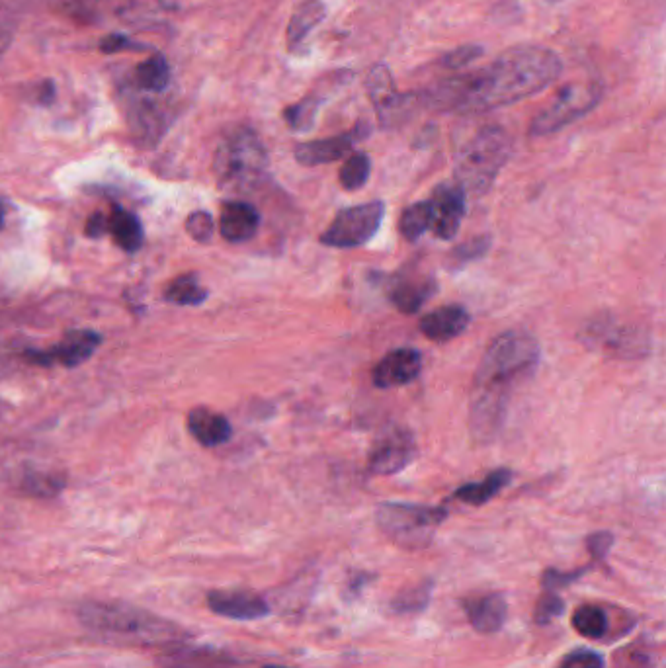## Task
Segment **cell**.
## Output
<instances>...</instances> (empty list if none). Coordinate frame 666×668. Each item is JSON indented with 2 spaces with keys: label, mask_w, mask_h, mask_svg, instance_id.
<instances>
[{
  "label": "cell",
  "mask_w": 666,
  "mask_h": 668,
  "mask_svg": "<svg viewBox=\"0 0 666 668\" xmlns=\"http://www.w3.org/2000/svg\"><path fill=\"white\" fill-rule=\"evenodd\" d=\"M368 90L377 118L383 127L399 124L415 106L417 94L397 92L393 77L385 65H375L368 75Z\"/></svg>",
  "instance_id": "8fae6325"
},
{
  "label": "cell",
  "mask_w": 666,
  "mask_h": 668,
  "mask_svg": "<svg viewBox=\"0 0 666 668\" xmlns=\"http://www.w3.org/2000/svg\"><path fill=\"white\" fill-rule=\"evenodd\" d=\"M491 249V237L483 235V237H475L465 241L463 245H458L454 251L450 252V260L459 266H465L477 258H483Z\"/></svg>",
  "instance_id": "836d02e7"
},
{
  "label": "cell",
  "mask_w": 666,
  "mask_h": 668,
  "mask_svg": "<svg viewBox=\"0 0 666 668\" xmlns=\"http://www.w3.org/2000/svg\"><path fill=\"white\" fill-rule=\"evenodd\" d=\"M188 430L206 448L221 446L229 442V438L233 436V428L229 420L219 413L209 411L206 407H198L190 411Z\"/></svg>",
  "instance_id": "7402d4cb"
},
{
  "label": "cell",
  "mask_w": 666,
  "mask_h": 668,
  "mask_svg": "<svg viewBox=\"0 0 666 668\" xmlns=\"http://www.w3.org/2000/svg\"><path fill=\"white\" fill-rule=\"evenodd\" d=\"M436 278L432 274H422L418 270H403L389 278L387 297L397 311L405 315H415L422 305L436 293Z\"/></svg>",
  "instance_id": "5bb4252c"
},
{
  "label": "cell",
  "mask_w": 666,
  "mask_h": 668,
  "mask_svg": "<svg viewBox=\"0 0 666 668\" xmlns=\"http://www.w3.org/2000/svg\"><path fill=\"white\" fill-rule=\"evenodd\" d=\"M385 204L375 200L360 206L340 209L321 235V245L331 249H356L370 243L381 227Z\"/></svg>",
  "instance_id": "ba28073f"
},
{
  "label": "cell",
  "mask_w": 666,
  "mask_h": 668,
  "mask_svg": "<svg viewBox=\"0 0 666 668\" xmlns=\"http://www.w3.org/2000/svg\"><path fill=\"white\" fill-rule=\"evenodd\" d=\"M586 571H588V567H583L579 571H571V573H561V571H555V569H547L542 577L543 588L547 592H555V590H559L563 586L579 581Z\"/></svg>",
  "instance_id": "f35d334b"
},
{
  "label": "cell",
  "mask_w": 666,
  "mask_h": 668,
  "mask_svg": "<svg viewBox=\"0 0 666 668\" xmlns=\"http://www.w3.org/2000/svg\"><path fill=\"white\" fill-rule=\"evenodd\" d=\"M157 663L161 668H225L231 659L206 647H190L184 641L163 649Z\"/></svg>",
  "instance_id": "44dd1931"
},
{
  "label": "cell",
  "mask_w": 666,
  "mask_h": 668,
  "mask_svg": "<svg viewBox=\"0 0 666 668\" xmlns=\"http://www.w3.org/2000/svg\"><path fill=\"white\" fill-rule=\"evenodd\" d=\"M581 338L590 348H602L604 352L622 358L637 360L649 352V336L635 327L620 325L614 319H594L586 323Z\"/></svg>",
  "instance_id": "9c48e42d"
},
{
  "label": "cell",
  "mask_w": 666,
  "mask_h": 668,
  "mask_svg": "<svg viewBox=\"0 0 666 668\" xmlns=\"http://www.w3.org/2000/svg\"><path fill=\"white\" fill-rule=\"evenodd\" d=\"M573 627L586 639H602L608 631L606 612L598 606H581L573 614Z\"/></svg>",
  "instance_id": "4dcf8cb0"
},
{
  "label": "cell",
  "mask_w": 666,
  "mask_h": 668,
  "mask_svg": "<svg viewBox=\"0 0 666 668\" xmlns=\"http://www.w3.org/2000/svg\"><path fill=\"white\" fill-rule=\"evenodd\" d=\"M65 485V479L59 475H51V473H28L22 479V491L30 497H53L57 495Z\"/></svg>",
  "instance_id": "d6a6232c"
},
{
  "label": "cell",
  "mask_w": 666,
  "mask_h": 668,
  "mask_svg": "<svg viewBox=\"0 0 666 668\" xmlns=\"http://www.w3.org/2000/svg\"><path fill=\"white\" fill-rule=\"evenodd\" d=\"M102 336L96 331H71L65 334L61 342L47 350H28L24 358L36 366L49 368L53 364H61L65 368H75L86 362L96 348L100 346Z\"/></svg>",
  "instance_id": "7c38bea8"
},
{
  "label": "cell",
  "mask_w": 666,
  "mask_h": 668,
  "mask_svg": "<svg viewBox=\"0 0 666 668\" xmlns=\"http://www.w3.org/2000/svg\"><path fill=\"white\" fill-rule=\"evenodd\" d=\"M213 172L221 188L250 192L260 186L268 172V153L250 127L231 129L213 157Z\"/></svg>",
  "instance_id": "5b68a950"
},
{
  "label": "cell",
  "mask_w": 666,
  "mask_h": 668,
  "mask_svg": "<svg viewBox=\"0 0 666 668\" xmlns=\"http://www.w3.org/2000/svg\"><path fill=\"white\" fill-rule=\"evenodd\" d=\"M465 612L469 618V624L477 633L491 635L502 629L506 616H508V604L502 594H485L471 600H465Z\"/></svg>",
  "instance_id": "ffe728a7"
},
{
  "label": "cell",
  "mask_w": 666,
  "mask_h": 668,
  "mask_svg": "<svg viewBox=\"0 0 666 668\" xmlns=\"http://www.w3.org/2000/svg\"><path fill=\"white\" fill-rule=\"evenodd\" d=\"M563 612H565L563 598H559L555 592H547V594H543L540 602H538V606H536L534 620L540 626H547L551 620L559 618Z\"/></svg>",
  "instance_id": "e575fe53"
},
{
  "label": "cell",
  "mask_w": 666,
  "mask_h": 668,
  "mask_svg": "<svg viewBox=\"0 0 666 668\" xmlns=\"http://www.w3.org/2000/svg\"><path fill=\"white\" fill-rule=\"evenodd\" d=\"M100 49L104 53H120V51H125V49H141L137 43L131 42L127 36H122V34H110L106 36L102 42H100Z\"/></svg>",
  "instance_id": "60d3db41"
},
{
  "label": "cell",
  "mask_w": 666,
  "mask_h": 668,
  "mask_svg": "<svg viewBox=\"0 0 666 668\" xmlns=\"http://www.w3.org/2000/svg\"><path fill=\"white\" fill-rule=\"evenodd\" d=\"M366 131H368L366 127L358 126L356 129H350L334 137L299 143L295 147V161L303 167H319V165L336 163L354 149V145L366 135Z\"/></svg>",
  "instance_id": "9a60e30c"
},
{
  "label": "cell",
  "mask_w": 666,
  "mask_h": 668,
  "mask_svg": "<svg viewBox=\"0 0 666 668\" xmlns=\"http://www.w3.org/2000/svg\"><path fill=\"white\" fill-rule=\"evenodd\" d=\"M510 481H512V471L506 467H500V469L491 471L483 481L467 483L459 487L454 493V499L465 502V504H473V506H483L491 499H495L506 485H510Z\"/></svg>",
  "instance_id": "603a6c76"
},
{
  "label": "cell",
  "mask_w": 666,
  "mask_h": 668,
  "mask_svg": "<svg viewBox=\"0 0 666 668\" xmlns=\"http://www.w3.org/2000/svg\"><path fill=\"white\" fill-rule=\"evenodd\" d=\"M422 370V356L415 348H397L375 364L372 379L377 389H393L413 383Z\"/></svg>",
  "instance_id": "e0dca14e"
},
{
  "label": "cell",
  "mask_w": 666,
  "mask_h": 668,
  "mask_svg": "<svg viewBox=\"0 0 666 668\" xmlns=\"http://www.w3.org/2000/svg\"><path fill=\"white\" fill-rule=\"evenodd\" d=\"M325 20V4L321 0H303L297 10L293 12L290 26H288V47L295 51L305 42L315 26Z\"/></svg>",
  "instance_id": "d4e9b609"
},
{
  "label": "cell",
  "mask_w": 666,
  "mask_h": 668,
  "mask_svg": "<svg viewBox=\"0 0 666 668\" xmlns=\"http://www.w3.org/2000/svg\"><path fill=\"white\" fill-rule=\"evenodd\" d=\"M208 606L213 614L239 622L262 620L270 614L268 602L247 590H213L208 594Z\"/></svg>",
  "instance_id": "2e32d148"
},
{
  "label": "cell",
  "mask_w": 666,
  "mask_h": 668,
  "mask_svg": "<svg viewBox=\"0 0 666 668\" xmlns=\"http://www.w3.org/2000/svg\"><path fill=\"white\" fill-rule=\"evenodd\" d=\"M428 202L432 208L430 231L442 241H452L458 235L461 219L465 215V192L456 182H444L432 190Z\"/></svg>",
  "instance_id": "4fadbf2b"
},
{
  "label": "cell",
  "mask_w": 666,
  "mask_h": 668,
  "mask_svg": "<svg viewBox=\"0 0 666 668\" xmlns=\"http://www.w3.org/2000/svg\"><path fill=\"white\" fill-rule=\"evenodd\" d=\"M557 668H604V659L590 649H577L563 657Z\"/></svg>",
  "instance_id": "74e56055"
},
{
  "label": "cell",
  "mask_w": 666,
  "mask_h": 668,
  "mask_svg": "<svg viewBox=\"0 0 666 668\" xmlns=\"http://www.w3.org/2000/svg\"><path fill=\"white\" fill-rule=\"evenodd\" d=\"M108 233L125 252H137L143 245V225L139 217L127 209H112L108 215Z\"/></svg>",
  "instance_id": "cb8c5ba5"
},
{
  "label": "cell",
  "mask_w": 666,
  "mask_h": 668,
  "mask_svg": "<svg viewBox=\"0 0 666 668\" xmlns=\"http://www.w3.org/2000/svg\"><path fill=\"white\" fill-rule=\"evenodd\" d=\"M612 543H614V536L610 532H596V534L586 538V547H588L592 559H596V561H602L608 555Z\"/></svg>",
  "instance_id": "ab89813d"
},
{
  "label": "cell",
  "mask_w": 666,
  "mask_h": 668,
  "mask_svg": "<svg viewBox=\"0 0 666 668\" xmlns=\"http://www.w3.org/2000/svg\"><path fill=\"white\" fill-rule=\"evenodd\" d=\"M135 79L139 88L147 92H163L170 84V65L163 55H153L143 61L137 71Z\"/></svg>",
  "instance_id": "484cf974"
},
{
  "label": "cell",
  "mask_w": 666,
  "mask_h": 668,
  "mask_svg": "<svg viewBox=\"0 0 666 668\" xmlns=\"http://www.w3.org/2000/svg\"><path fill=\"white\" fill-rule=\"evenodd\" d=\"M86 235L88 237H92V239H100V237H104L106 233H108V215H104V213H100V211H96V213H92L90 217H88V221H86Z\"/></svg>",
  "instance_id": "b9f144b4"
},
{
  "label": "cell",
  "mask_w": 666,
  "mask_h": 668,
  "mask_svg": "<svg viewBox=\"0 0 666 668\" xmlns=\"http://www.w3.org/2000/svg\"><path fill=\"white\" fill-rule=\"evenodd\" d=\"M79 618L94 635L129 645L167 649L188 637L182 627L120 602H86L79 608Z\"/></svg>",
  "instance_id": "3957f363"
},
{
  "label": "cell",
  "mask_w": 666,
  "mask_h": 668,
  "mask_svg": "<svg viewBox=\"0 0 666 668\" xmlns=\"http://www.w3.org/2000/svg\"><path fill=\"white\" fill-rule=\"evenodd\" d=\"M540 344L532 334L508 331L485 350L471 387L469 426L475 442L489 444L499 436L512 393L536 372Z\"/></svg>",
  "instance_id": "7a4b0ae2"
},
{
  "label": "cell",
  "mask_w": 666,
  "mask_h": 668,
  "mask_svg": "<svg viewBox=\"0 0 666 668\" xmlns=\"http://www.w3.org/2000/svg\"><path fill=\"white\" fill-rule=\"evenodd\" d=\"M471 317L461 305L440 307L420 319V331L432 342H450L465 333Z\"/></svg>",
  "instance_id": "d6986e66"
},
{
  "label": "cell",
  "mask_w": 666,
  "mask_h": 668,
  "mask_svg": "<svg viewBox=\"0 0 666 668\" xmlns=\"http://www.w3.org/2000/svg\"><path fill=\"white\" fill-rule=\"evenodd\" d=\"M372 172V161L366 153H352L340 168L338 180L344 190H360L366 186Z\"/></svg>",
  "instance_id": "83f0119b"
},
{
  "label": "cell",
  "mask_w": 666,
  "mask_h": 668,
  "mask_svg": "<svg viewBox=\"0 0 666 668\" xmlns=\"http://www.w3.org/2000/svg\"><path fill=\"white\" fill-rule=\"evenodd\" d=\"M512 153V139L500 126L481 127L456 159V184L465 196H483L495 184Z\"/></svg>",
  "instance_id": "277c9868"
},
{
  "label": "cell",
  "mask_w": 666,
  "mask_h": 668,
  "mask_svg": "<svg viewBox=\"0 0 666 668\" xmlns=\"http://www.w3.org/2000/svg\"><path fill=\"white\" fill-rule=\"evenodd\" d=\"M483 55V47L481 45H461L458 49H454L452 53L444 55L440 65L446 69H461L465 65H469L471 61L479 59Z\"/></svg>",
  "instance_id": "8d00e7d4"
},
{
  "label": "cell",
  "mask_w": 666,
  "mask_h": 668,
  "mask_svg": "<svg viewBox=\"0 0 666 668\" xmlns=\"http://www.w3.org/2000/svg\"><path fill=\"white\" fill-rule=\"evenodd\" d=\"M10 40H12L10 32H8V30H4V28L0 26V57H2V55H4V51L8 49V45H10Z\"/></svg>",
  "instance_id": "7bdbcfd3"
},
{
  "label": "cell",
  "mask_w": 666,
  "mask_h": 668,
  "mask_svg": "<svg viewBox=\"0 0 666 668\" xmlns=\"http://www.w3.org/2000/svg\"><path fill=\"white\" fill-rule=\"evenodd\" d=\"M430 227H432V208L428 200L409 206L399 219V233L411 243L420 239L426 231H430Z\"/></svg>",
  "instance_id": "4316f807"
},
{
  "label": "cell",
  "mask_w": 666,
  "mask_h": 668,
  "mask_svg": "<svg viewBox=\"0 0 666 668\" xmlns=\"http://www.w3.org/2000/svg\"><path fill=\"white\" fill-rule=\"evenodd\" d=\"M432 596V583L424 581L420 585H413L411 588L401 590L393 602H391V610L397 614H417L422 612Z\"/></svg>",
  "instance_id": "f546056e"
},
{
  "label": "cell",
  "mask_w": 666,
  "mask_h": 668,
  "mask_svg": "<svg viewBox=\"0 0 666 668\" xmlns=\"http://www.w3.org/2000/svg\"><path fill=\"white\" fill-rule=\"evenodd\" d=\"M561 71L563 63L555 51L542 45H518L500 53L491 65L440 84L426 98L444 110L481 114L542 92Z\"/></svg>",
  "instance_id": "6da1fadb"
},
{
  "label": "cell",
  "mask_w": 666,
  "mask_h": 668,
  "mask_svg": "<svg viewBox=\"0 0 666 668\" xmlns=\"http://www.w3.org/2000/svg\"><path fill=\"white\" fill-rule=\"evenodd\" d=\"M2 223H4V208L0 204V229H2Z\"/></svg>",
  "instance_id": "ee69618b"
},
{
  "label": "cell",
  "mask_w": 666,
  "mask_h": 668,
  "mask_svg": "<svg viewBox=\"0 0 666 668\" xmlns=\"http://www.w3.org/2000/svg\"><path fill=\"white\" fill-rule=\"evenodd\" d=\"M417 442L409 428H385L368 454V471L372 475H395L417 460Z\"/></svg>",
  "instance_id": "30bf717a"
},
{
  "label": "cell",
  "mask_w": 666,
  "mask_h": 668,
  "mask_svg": "<svg viewBox=\"0 0 666 668\" xmlns=\"http://www.w3.org/2000/svg\"><path fill=\"white\" fill-rule=\"evenodd\" d=\"M260 227V213L249 202L231 200L225 202L219 215L221 237L229 243L250 241Z\"/></svg>",
  "instance_id": "ac0fdd59"
},
{
  "label": "cell",
  "mask_w": 666,
  "mask_h": 668,
  "mask_svg": "<svg viewBox=\"0 0 666 668\" xmlns=\"http://www.w3.org/2000/svg\"><path fill=\"white\" fill-rule=\"evenodd\" d=\"M213 229H215L213 219L206 211H194L186 219V231L198 243H208L209 239L213 237Z\"/></svg>",
  "instance_id": "d590c367"
},
{
  "label": "cell",
  "mask_w": 666,
  "mask_h": 668,
  "mask_svg": "<svg viewBox=\"0 0 666 668\" xmlns=\"http://www.w3.org/2000/svg\"><path fill=\"white\" fill-rule=\"evenodd\" d=\"M446 518L448 510L442 506L409 502H383L375 512L379 530L403 549L428 547Z\"/></svg>",
  "instance_id": "8992f818"
},
{
  "label": "cell",
  "mask_w": 666,
  "mask_h": 668,
  "mask_svg": "<svg viewBox=\"0 0 666 668\" xmlns=\"http://www.w3.org/2000/svg\"><path fill=\"white\" fill-rule=\"evenodd\" d=\"M264 668H288V667H274V665H270V667H264Z\"/></svg>",
  "instance_id": "f6af8a7d"
},
{
  "label": "cell",
  "mask_w": 666,
  "mask_h": 668,
  "mask_svg": "<svg viewBox=\"0 0 666 668\" xmlns=\"http://www.w3.org/2000/svg\"><path fill=\"white\" fill-rule=\"evenodd\" d=\"M165 297L176 305H200L208 297V292L200 286L196 274H184L168 286Z\"/></svg>",
  "instance_id": "f1b7e54d"
},
{
  "label": "cell",
  "mask_w": 666,
  "mask_h": 668,
  "mask_svg": "<svg viewBox=\"0 0 666 668\" xmlns=\"http://www.w3.org/2000/svg\"><path fill=\"white\" fill-rule=\"evenodd\" d=\"M319 106H321L319 98L305 96L301 102L292 104V106H288L284 110V120H286V124H288V127L292 131H297V133L309 131L313 127V124H315Z\"/></svg>",
  "instance_id": "1f68e13d"
},
{
  "label": "cell",
  "mask_w": 666,
  "mask_h": 668,
  "mask_svg": "<svg viewBox=\"0 0 666 668\" xmlns=\"http://www.w3.org/2000/svg\"><path fill=\"white\" fill-rule=\"evenodd\" d=\"M604 96V86L594 79L565 84L555 98L532 120L530 135L545 137L581 120L592 112Z\"/></svg>",
  "instance_id": "52a82bcc"
}]
</instances>
